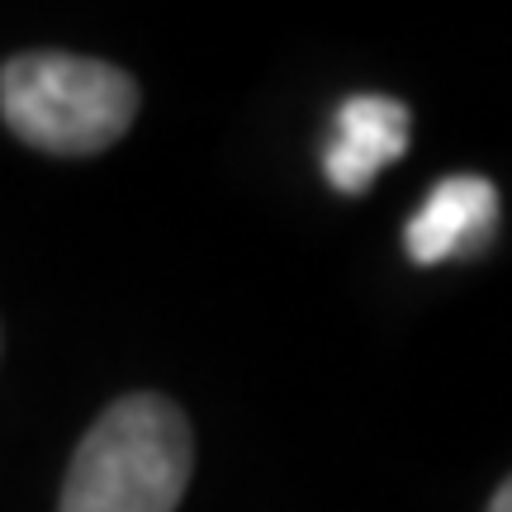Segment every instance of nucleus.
<instances>
[{"label": "nucleus", "instance_id": "1", "mask_svg": "<svg viewBox=\"0 0 512 512\" xmlns=\"http://www.w3.org/2000/svg\"><path fill=\"white\" fill-rule=\"evenodd\" d=\"M195 470L190 422L162 394H128L81 437L57 512H176Z\"/></svg>", "mask_w": 512, "mask_h": 512}, {"label": "nucleus", "instance_id": "2", "mask_svg": "<svg viewBox=\"0 0 512 512\" xmlns=\"http://www.w3.org/2000/svg\"><path fill=\"white\" fill-rule=\"evenodd\" d=\"M138 114L133 76L76 53H19L0 67V119L19 143L53 157H91Z\"/></svg>", "mask_w": 512, "mask_h": 512}, {"label": "nucleus", "instance_id": "3", "mask_svg": "<svg viewBox=\"0 0 512 512\" xmlns=\"http://www.w3.org/2000/svg\"><path fill=\"white\" fill-rule=\"evenodd\" d=\"M408 105L394 95H347L332 114V138L323 147V176L342 195H366L375 176L408 152Z\"/></svg>", "mask_w": 512, "mask_h": 512}, {"label": "nucleus", "instance_id": "4", "mask_svg": "<svg viewBox=\"0 0 512 512\" xmlns=\"http://www.w3.org/2000/svg\"><path fill=\"white\" fill-rule=\"evenodd\" d=\"M498 228V190L484 176H446L403 228V247L418 266L475 256Z\"/></svg>", "mask_w": 512, "mask_h": 512}, {"label": "nucleus", "instance_id": "5", "mask_svg": "<svg viewBox=\"0 0 512 512\" xmlns=\"http://www.w3.org/2000/svg\"><path fill=\"white\" fill-rule=\"evenodd\" d=\"M489 512H512V475L498 484V494H494V503H489Z\"/></svg>", "mask_w": 512, "mask_h": 512}]
</instances>
